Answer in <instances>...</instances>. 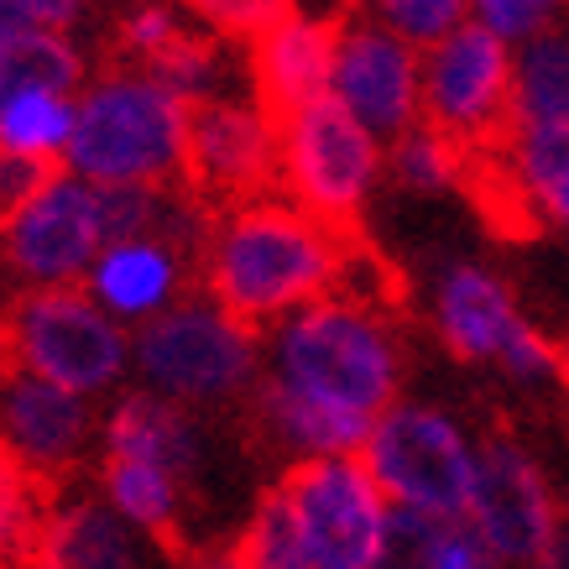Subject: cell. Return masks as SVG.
Returning <instances> with one entry per match:
<instances>
[{"mask_svg": "<svg viewBox=\"0 0 569 569\" xmlns=\"http://www.w3.org/2000/svg\"><path fill=\"white\" fill-rule=\"evenodd\" d=\"M282 168L277 116L257 94H224L193 110L189 121V189L204 204H251L267 199Z\"/></svg>", "mask_w": 569, "mask_h": 569, "instance_id": "4fadbf2b", "label": "cell"}, {"mask_svg": "<svg viewBox=\"0 0 569 569\" xmlns=\"http://www.w3.org/2000/svg\"><path fill=\"white\" fill-rule=\"evenodd\" d=\"M48 486L32 481L27 470H17L6 455H0V559L6 565H27L37 533H42V518H48Z\"/></svg>", "mask_w": 569, "mask_h": 569, "instance_id": "83f0119b", "label": "cell"}, {"mask_svg": "<svg viewBox=\"0 0 569 569\" xmlns=\"http://www.w3.org/2000/svg\"><path fill=\"white\" fill-rule=\"evenodd\" d=\"M569 126V32L553 27L512 52V131Z\"/></svg>", "mask_w": 569, "mask_h": 569, "instance_id": "7402d4cb", "label": "cell"}, {"mask_svg": "<svg viewBox=\"0 0 569 569\" xmlns=\"http://www.w3.org/2000/svg\"><path fill=\"white\" fill-rule=\"evenodd\" d=\"M476 455L460 418L429 402H397L371 423L361 445V466L392 501V512H413L433 522H466L476 491Z\"/></svg>", "mask_w": 569, "mask_h": 569, "instance_id": "8992f818", "label": "cell"}, {"mask_svg": "<svg viewBox=\"0 0 569 569\" xmlns=\"http://www.w3.org/2000/svg\"><path fill=\"white\" fill-rule=\"evenodd\" d=\"M0 569H17V565H6V559H0Z\"/></svg>", "mask_w": 569, "mask_h": 569, "instance_id": "ab89813d", "label": "cell"}, {"mask_svg": "<svg viewBox=\"0 0 569 569\" xmlns=\"http://www.w3.org/2000/svg\"><path fill=\"white\" fill-rule=\"evenodd\" d=\"M277 141H282L277 183L288 189V199L335 230L356 224L381 168H387V147L335 100H313L293 116H282Z\"/></svg>", "mask_w": 569, "mask_h": 569, "instance_id": "52a82bcc", "label": "cell"}, {"mask_svg": "<svg viewBox=\"0 0 569 569\" xmlns=\"http://www.w3.org/2000/svg\"><path fill=\"white\" fill-rule=\"evenodd\" d=\"M100 460H137V466H157L189 486L193 470L204 466V429L199 413L178 408L168 397L126 387L121 397H110V408L100 413Z\"/></svg>", "mask_w": 569, "mask_h": 569, "instance_id": "ac0fdd59", "label": "cell"}, {"mask_svg": "<svg viewBox=\"0 0 569 569\" xmlns=\"http://www.w3.org/2000/svg\"><path fill=\"white\" fill-rule=\"evenodd\" d=\"M335 42H340V21L335 17H309V11H288V6H282V11L246 42L251 94L272 110L277 121L313 100H329Z\"/></svg>", "mask_w": 569, "mask_h": 569, "instance_id": "9a60e30c", "label": "cell"}, {"mask_svg": "<svg viewBox=\"0 0 569 569\" xmlns=\"http://www.w3.org/2000/svg\"><path fill=\"white\" fill-rule=\"evenodd\" d=\"M162 209H168V189H100L104 246L157 236L162 230Z\"/></svg>", "mask_w": 569, "mask_h": 569, "instance_id": "f546056e", "label": "cell"}, {"mask_svg": "<svg viewBox=\"0 0 569 569\" xmlns=\"http://www.w3.org/2000/svg\"><path fill=\"white\" fill-rule=\"evenodd\" d=\"M73 116H79V94H17V100H0V152H17L58 168L69 157Z\"/></svg>", "mask_w": 569, "mask_h": 569, "instance_id": "cb8c5ba5", "label": "cell"}, {"mask_svg": "<svg viewBox=\"0 0 569 569\" xmlns=\"http://www.w3.org/2000/svg\"><path fill=\"white\" fill-rule=\"evenodd\" d=\"M189 267H193V257H183L178 246L157 241V236L110 241L94 257V267H89L84 293L121 329L137 335L141 325L162 319L168 309H178L189 298Z\"/></svg>", "mask_w": 569, "mask_h": 569, "instance_id": "2e32d148", "label": "cell"}, {"mask_svg": "<svg viewBox=\"0 0 569 569\" xmlns=\"http://www.w3.org/2000/svg\"><path fill=\"white\" fill-rule=\"evenodd\" d=\"M261 381L340 418L377 423L402 402V340L381 309L329 293L261 335Z\"/></svg>", "mask_w": 569, "mask_h": 569, "instance_id": "7a4b0ae2", "label": "cell"}, {"mask_svg": "<svg viewBox=\"0 0 569 569\" xmlns=\"http://www.w3.org/2000/svg\"><path fill=\"white\" fill-rule=\"evenodd\" d=\"M423 126L460 141L470 157L512 137V48L470 17L423 52Z\"/></svg>", "mask_w": 569, "mask_h": 569, "instance_id": "9c48e42d", "label": "cell"}, {"mask_svg": "<svg viewBox=\"0 0 569 569\" xmlns=\"http://www.w3.org/2000/svg\"><path fill=\"white\" fill-rule=\"evenodd\" d=\"M371 17H377L392 37H402L408 48L429 52V48H439L449 32L466 27L470 6H460V0H387V6H377Z\"/></svg>", "mask_w": 569, "mask_h": 569, "instance_id": "f1b7e54d", "label": "cell"}, {"mask_svg": "<svg viewBox=\"0 0 569 569\" xmlns=\"http://www.w3.org/2000/svg\"><path fill=\"white\" fill-rule=\"evenodd\" d=\"M183 32H189V17H183V11H173V6H137V11H126L121 27H116L121 48L131 52L126 63H137V69L157 63V58L173 48Z\"/></svg>", "mask_w": 569, "mask_h": 569, "instance_id": "1f68e13d", "label": "cell"}, {"mask_svg": "<svg viewBox=\"0 0 569 569\" xmlns=\"http://www.w3.org/2000/svg\"><path fill=\"white\" fill-rule=\"evenodd\" d=\"M147 69L173 89L189 110H199V104L224 100V94H230V89H224V79H230V42H224L214 27H209V32L189 27V32L178 37L157 63H147Z\"/></svg>", "mask_w": 569, "mask_h": 569, "instance_id": "d4e9b609", "label": "cell"}, {"mask_svg": "<svg viewBox=\"0 0 569 569\" xmlns=\"http://www.w3.org/2000/svg\"><path fill=\"white\" fill-rule=\"evenodd\" d=\"M89 84V58L73 32H32L0 42V100L17 94H79Z\"/></svg>", "mask_w": 569, "mask_h": 569, "instance_id": "44dd1931", "label": "cell"}, {"mask_svg": "<svg viewBox=\"0 0 569 569\" xmlns=\"http://www.w3.org/2000/svg\"><path fill=\"white\" fill-rule=\"evenodd\" d=\"M79 6L73 0H0V42L32 32H73Z\"/></svg>", "mask_w": 569, "mask_h": 569, "instance_id": "836d02e7", "label": "cell"}, {"mask_svg": "<svg viewBox=\"0 0 569 569\" xmlns=\"http://www.w3.org/2000/svg\"><path fill=\"white\" fill-rule=\"evenodd\" d=\"M193 110L152 69L110 63L79 89L63 173L94 189H178Z\"/></svg>", "mask_w": 569, "mask_h": 569, "instance_id": "3957f363", "label": "cell"}, {"mask_svg": "<svg viewBox=\"0 0 569 569\" xmlns=\"http://www.w3.org/2000/svg\"><path fill=\"white\" fill-rule=\"evenodd\" d=\"M58 168L48 162H32V157H17V152H0V230L17 220L21 209L32 204L37 193L52 183Z\"/></svg>", "mask_w": 569, "mask_h": 569, "instance_id": "d590c367", "label": "cell"}, {"mask_svg": "<svg viewBox=\"0 0 569 569\" xmlns=\"http://www.w3.org/2000/svg\"><path fill=\"white\" fill-rule=\"evenodd\" d=\"M0 455L42 486L69 481L89 455H100V408L6 366L0 371Z\"/></svg>", "mask_w": 569, "mask_h": 569, "instance_id": "5bb4252c", "label": "cell"}, {"mask_svg": "<svg viewBox=\"0 0 569 569\" xmlns=\"http://www.w3.org/2000/svg\"><path fill=\"white\" fill-rule=\"evenodd\" d=\"M131 377L178 408H224L261 387V329L224 313L214 298L189 293L178 309L131 335Z\"/></svg>", "mask_w": 569, "mask_h": 569, "instance_id": "277c9868", "label": "cell"}, {"mask_svg": "<svg viewBox=\"0 0 569 569\" xmlns=\"http://www.w3.org/2000/svg\"><path fill=\"white\" fill-rule=\"evenodd\" d=\"M350 251L356 246L346 241V230L313 220L293 199L267 193L214 214L199 277L204 298H214L224 313L251 329H277L340 288Z\"/></svg>", "mask_w": 569, "mask_h": 569, "instance_id": "6da1fadb", "label": "cell"}, {"mask_svg": "<svg viewBox=\"0 0 569 569\" xmlns=\"http://www.w3.org/2000/svg\"><path fill=\"white\" fill-rule=\"evenodd\" d=\"M518 325V298L497 272H486L476 261L445 267L433 288V329L455 361H497Z\"/></svg>", "mask_w": 569, "mask_h": 569, "instance_id": "d6986e66", "label": "cell"}, {"mask_svg": "<svg viewBox=\"0 0 569 569\" xmlns=\"http://www.w3.org/2000/svg\"><path fill=\"white\" fill-rule=\"evenodd\" d=\"M230 559H236V569H313L309 549L298 538V522L277 486L251 507L246 528L230 543Z\"/></svg>", "mask_w": 569, "mask_h": 569, "instance_id": "4316f807", "label": "cell"}, {"mask_svg": "<svg viewBox=\"0 0 569 569\" xmlns=\"http://www.w3.org/2000/svg\"><path fill=\"white\" fill-rule=\"evenodd\" d=\"M100 491L94 497L126 518L137 533H147L152 543H168L178 533V522H183V491L189 486L168 476V470L157 466H137V460H100Z\"/></svg>", "mask_w": 569, "mask_h": 569, "instance_id": "ffe728a7", "label": "cell"}, {"mask_svg": "<svg viewBox=\"0 0 569 569\" xmlns=\"http://www.w3.org/2000/svg\"><path fill=\"white\" fill-rule=\"evenodd\" d=\"M543 569H569V528L559 533V543H553V553H549V565Z\"/></svg>", "mask_w": 569, "mask_h": 569, "instance_id": "74e56055", "label": "cell"}, {"mask_svg": "<svg viewBox=\"0 0 569 569\" xmlns=\"http://www.w3.org/2000/svg\"><path fill=\"white\" fill-rule=\"evenodd\" d=\"M298 538L309 549L313 569H377L387 533H392V501L381 497L361 455L340 460H303L288 466L277 481Z\"/></svg>", "mask_w": 569, "mask_h": 569, "instance_id": "ba28073f", "label": "cell"}, {"mask_svg": "<svg viewBox=\"0 0 569 569\" xmlns=\"http://www.w3.org/2000/svg\"><path fill=\"white\" fill-rule=\"evenodd\" d=\"M433 533H439L433 518L392 512V533H387V549H381L377 569H433Z\"/></svg>", "mask_w": 569, "mask_h": 569, "instance_id": "e575fe53", "label": "cell"}, {"mask_svg": "<svg viewBox=\"0 0 569 569\" xmlns=\"http://www.w3.org/2000/svg\"><path fill=\"white\" fill-rule=\"evenodd\" d=\"M387 168L408 193H449V189H466L470 173V152L460 141H449L445 131L418 121L408 137H397L387 147Z\"/></svg>", "mask_w": 569, "mask_h": 569, "instance_id": "484cf974", "label": "cell"}, {"mask_svg": "<svg viewBox=\"0 0 569 569\" xmlns=\"http://www.w3.org/2000/svg\"><path fill=\"white\" fill-rule=\"evenodd\" d=\"M433 569H497L491 549L470 522H439L433 533Z\"/></svg>", "mask_w": 569, "mask_h": 569, "instance_id": "8d00e7d4", "label": "cell"}, {"mask_svg": "<svg viewBox=\"0 0 569 569\" xmlns=\"http://www.w3.org/2000/svg\"><path fill=\"white\" fill-rule=\"evenodd\" d=\"M470 17L507 48H528L559 27V6H549V0H481V6H470Z\"/></svg>", "mask_w": 569, "mask_h": 569, "instance_id": "4dcf8cb0", "label": "cell"}, {"mask_svg": "<svg viewBox=\"0 0 569 569\" xmlns=\"http://www.w3.org/2000/svg\"><path fill=\"white\" fill-rule=\"evenodd\" d=\"M329 100L377 141L408 137L423 121V52L392 37L377 17H346L335 42Z\"/></svg>", "mask_w": 569, "mask_h": 569, "instance_id": "7c38bea8", "label": "cell"}, {"mask_svg": "<svg viewBox=\"0 0 569 569\" xmlns=\"http://www.w3.org/2000/svg\"><path fill=\"white\" fill-rule=\"evenodd\" d=\"M497 366L512 381H528V387H533V381H543V377H559V346L543 340V329H533L522 319V325L512 329V340L501 346Z\"/></svg>", "mask_w": 569, "mask_h": 569, "instance_id": "d6a6232c", "label": "cell"}, {"mask_svg": "<svg viewBox=\"0 0 569 569\" xmlns=\"http://www.w3.org/2000/svg\"><path fill=\"white\" fill-rule=\"evenodd\" d=\"M0 356L37 381L100 402L131 377V329H121L84 288H37L0 309Z\"/></svg>", "mask_w": 569, "mask_h": 569, "instance_id": "5b68a950", "label": "cell"}, {"mask_svg": "<svg viewBox=\"0 0 569 569\" xmlns=\"http://www.w3.org/2000/svg\"><path fill=\"white\" fill-rule=\"evenodd\" d=\"M559 387L569 392V346H559Z\"/></svg>", "mask_w": 569, "mask_h": 569, "instance_id": "f35d334b", "label": "cell"}, {"mask_svg": "<svg viewBox=\"0 0 569 569\" xmlns=\"http://www.w3.org/2000/svg\"><path fill=\"white\" fill-rule=\"evenodd\" d=\"M27 569H162V543L116 518L100 497L73 491L48 507Z\"/></svg>", "mask_w": 569, "mask_h": 569, "instance_id": "e0dca14e", "label": "cell"}, {"mask_svg": "<svg viewBox=\"0 0 569 569\" xmlns=\"http://www.w3.org/2000/svg\"><path fill=\"white\" fill-rule=\"evenodd\" d=\"M104 251L100 189L73 173H52V183L0 230L6 272L21 282V293L37 288H84L89 267Z\"/></svg>", "mask_w": 569, "mask_h": 569, "instance_id": "8fae6325", "label": "cell"}, {"mask_svg": "<svg viewBox=\"0 0 569 569\" xmlns=\"http://www.w3.org/2000/svg\"><path fill=\"white\" fill-rule=\"evenodd\" d=\"M466 522L481 533L497 569H543L559 543V501L518 439L491 433L476 455V491Z\"/></svg>", "mask_w": 569, "mask_h": 569, "instance_id": "30bf717a", "label": "cell"}, {"mask_svg": "<svg viewBox=\"0 0 569 569\" xmlns=\"http://www.w3.org/2000/svg\"><path fill=\"white\" fill-rule=\"evenodd\" d=\"M538 220L569 230V126H522L497 147Z\"/></svg>", "mask_w": 569, "mask_h": 569, "instance_id": "603a6c76", "label": "cell"}]
</instances>
